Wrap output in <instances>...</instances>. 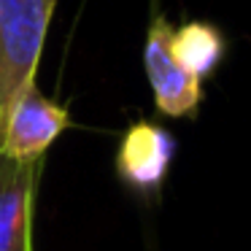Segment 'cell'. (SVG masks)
<instances>
[{
  "instance_id": "cell-5",
  "label": "cell",
  "mask_w": 251,
  "mask_h": 251,
  "mask_svg": "<svg viewBox=\"0 0 251 251\" xmlns=\"http://www.w3.org/2000/svg\"><path fill=\"white\" fill-rule=\"evenodd\" d=\"M176 157V138L154 122L127 127L116 151V173L130 189L157 192Z\"/></svg>"
},
{
  "instance_id": "cell-1",
  "label": "cell",
  "mask_w": 251,
  "mask_h": 251,
  "mask_svg": "<svg viewBox=\"0 0 251 251\" xmlns=\"http://www.w3.org/2000/svg\"><path fill=\"white\" fill-rule=\"evenodd\" d=\"M54 0H0V114L35 84Z\"/></svg>"
},
{
  "instance_id": "cell-3",
  "label": "cell",
  "mask_w": 251,
  "mask_h": 251,
  "mask_svg": "<svg viewBox=\"0 0 251 251\" xmlns=\"http://www.w3.org/2000/svg\"><path fill=\"white\" fill-rule=\"evenodd\" d=\"M173 25L157 17L149 27L143 65L154 92V103L165 116H192L202 100V81L178 65L173 57Z\"/></svg>"
},
{
  "instance_id": "cell-4",
  "label": "cell",
  "mask_w": 251,
  "mask_h": 251,
  "mask_svg": "<svg viewBox=\"0 0 251 251\" xmlns=\"http://www.w3.org/2000/svg\"><path fill=\"white\" fill-rule=\"evenodd\" d=\"M44 173L41 159L0 154V251H33L35 192Z\"/></svg>"
},
{
  "instance_id": "cell-6",
  "label": "cell",
  "mask_w": 251,
  "mask_h": 251,
  "mask_svg": "<svg viewBox=\"0 0 251 251\" xmlns=\"http://www.w3.org/2000/svg\"><path fill=\"white\" fill-rule=\"evenodd\" d=\"M224 54V41L213 25L208 22H186L184 27L173 30V57L184 71L195 78H205L213 73Z\"/></svg>"
},
{
  "instance_id": "cell-2",
  "label": "cell",
  "mask_w": 251,
  "mask_h": 251,
  "mask_svg": "<svg viewBox=\"0 0 251 251\" xmlns=\"http://www.w3.org/2000/svg\"><path fill=\"white\" fill-rule=\"evenodd\" d=\"M71 125L65 105L25 87L0 114V154L14 159H41Z\"/></svg>"
}]
</instances>
